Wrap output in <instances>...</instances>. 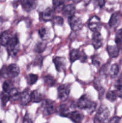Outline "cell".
I'll list each match as a JSON object with an SVG mask.
<instances>
[{"mask_svg":"<svg viewBox=\"0 0 122 123\" xmlns=\"http://www.w3.org/2000/svg\"><path fill=\"white\" fill-rule=\"evenodd\" d=\"M31 100L33 103H39L43 100V96L38 90H35L31 92Z\"/></svg>","mask_w":122,"mask_h":123,"instance_id":"obj_21","label":"cell"},{"mask_svg":"<svg viewBox=\"0 0 122 123\" xmlns=\"http://www.w3.org/2000/svg\"><path fill=\"white\" fill-rule=\"evenodd\" d=\"M110 111L105 105H102L98 109L95 115V121L98 123H105L108 120Z\"/></svg>","mask_w":122,"mask_h":123,"instance_id":"obj_3","label":"cell"},{"mask_svg":"<svg viewBox=\"0 0 122 123\" xmlns=\"http://www.w3.org/2000/svg\"><path fill=\"white\" fill-rule=\"evenodd\" d=\"M117 97H118V96H117L116 91H112V90L108 91V92L106 94V99L111 102H113L114 101H116V99L117 98Z\"/></svg>","mask_w":122,"mask_h":123,"instance_id":"obj_30","label":"cell"},{"mask_svg":"<svg viewBox=\"0 0 122 123\" xmlns=\"http://www.w3.org/2000/svg\"><path fill=\"white\" fill-rule=\"evenodd\" d=\"M20 70L16 64H11L8 66H4L0 70V76L4 78H14L18 76Z\"/></svg>","mask_w":122,"mask_h":123,"instance_id":"obj_2","label":"cell"},{"mask_svg":"<svg viewBox=\"0 0 122 123\" xmlns=\"http://www.w3.org/2000/svg\"><path fill=\"white\" fill-rule=\"evenodd\" d=\"M121 18H122V14L119 12H116L113 13L111 15L109 20L108 24L110 27L116 28L119 25L120 22L121 21Z\"/></svg>","mask_w":122,"mask_h":123,"instance_id":"obj_15","label":"cell"},{"mask_svg":"<svg viewBox=\"0 0 122 123\" xmlns=\"http://www.w3.org/2000/svg\"><path fill=\"white\" fill-rule=\"evenodd\" d=\"M53 61L57 72H61L65 70L67 65V60L65 58L62 56H56L53 58Z\"/></svg>","mask_w":122,"mask_h":123,"instance_id":"obj_10","label":"cell"},{"mask_svg":"<svg viewBox=\"0 0 122 123\" xmlns=\"http://www.w3.org/2000/svg\"><path fill=\"white\" fill-rule=\"evenodd\" d=\"M0 123H5V122L3 121H0Z\"/></svg>","mask_w":122,"mask_h":123,"instance_id":"obj_40","label":"cell"},{"mask_svg":"<svg viewBox=\"0 0 122 123\" xmlns=\"http://www.w3.org/2000/svg\"><path fill=\"white\" fill-rule=\"evenodd\" d=\"M6 48L10 56H15L19 50V41L16 35L12 36L6 45Z\"/></svg>","mask_w":122,"mask_h":123,"instance_id":"obj_4","label":"cell"},{"mask_svg":"<svg viewBox=\"0 0 122 123\" xmlns=\"http://www.w3.org/2000/svg\"><path fill=\"white\" fill-rule=\"evenodd\" d=\"M13 88V84L11 80H6L2 85L3 91L6 92H9Z\"/></svg>","mask_w":122,"mask_h":123,"instance_id":"obj_29","label":"cell"},{"mask_svg":"<svg viewBox=\"0 0 122 123\" xmlns=\"http://www.w3.org/2000/svg\"><path fill=\"white\" fill-rule=\"evenodd\" d=\"M19 100L20 102V104L22 106L27 105L31 102V92H29V90L26 89L23 92H20Z\"/></svg>","mask_w":122,"mask_h":123,"instance_id":"obj_14","label":"cell"},{"mask_svg":"<svg viewBox=\"0 0 122 123\" xmlns=\"http://www.w3.org/2000/svg\"><path fill=\"white\" fill-rule=\"evenodd\" d=\"M120 123V118L117 116L113 117L109 121L108 123Z\"/></svg>","mask_w":122,"mask_h":123,"instance_id":"obj_36","label":"cell"},{"mask_svg":"<svg viewBox=\"0 0 122 123\" xmlns=\"http://www.w3.org/2000/svg\"><path fill=\"white\" fill-rule=\"evenodd\" d=\"M76 106L79 109L86 110L90 114H92L95 111L97 105L87 94H83L78 99Z\"/></svg>","mask_w":122,"mask_h":123,"instance_id":"obj_1","label":"cell"},{"mask_svg":"<svg viewBox=\"0 0 122 123\" xmlns=\"http://www.w3.org/2000/svg\"><path fill=\"white\" fill-rule=\"evenodd\" d=\"M68 117L69 119H71L73 122L75 123H80L83 119L84 115H83L82 113L78 111H74L71 112Z\"/></svg>","mask_w":122,"mask_h":123,"instance_id":"obj_16","label":"cell"},{"mask_svg":"<svg viewBox=\"0 0 122 123\" xmlns=\"http://www.w3.org/2000/svg\"><path fill=\"white\" fill-rule=\"evenodd\" d=\"M116 45L119 48L122 47V28L119 29L117 31L116 34V38H115Z\"/></svg>","mask_w":122,"mask_h":123,"instance_id":"obj_26","label":"cell"},{"mask_svg":"<svg viewBox=\"0 0 122 123\" xmlns=\"http://www.w3.org/2000/svg\"><path fill=\"white\" fill-rule=\"evenodd\" d=\"M56 112L58 113L59 115L64 117H68L70 114L71 111L69 107L66 104H62L59 105L58 108H56Z\"/></svg>","mask_w":122,"mask_h":123,"instance_id":"obj_17","label":"cell"},{"mask_svg":"<svg viewBox=\"0 0 122 123\" xmlns=\"http://www.w3.org/2000/svg\"><path fill=\"white\" fill-rule=\"evenodd\" d=\"M26 79H27L28 84L29 85H32L37 82L38 79V76L36 74L30 73L27 76Z\"/></svg>","mask_w":122,"mask_h":123,"instance_id":"obj_27","label":"cell"},{"mask_svg":"<svg viewBox=\"0 0 122 123\" xmlns=\"http://www.w3.org/2000/svg\"><path fill=\"white\" fill-rule=\"evenodd\" d=\"M94 4L99 8L104 7L105 5V2H106L105 0H94Z\"/></svg>","mask_w":122,"mask_h":123,"instance_id":"obj_34","label":"cell"},{"mask_svg":"<svg viewBox=\"0 0 122 123\" xmlns=\"http://www.w3.org/2000/svg\"><path fill=\"white\" fill-rule=\"evenodd\" d=\"M44 82L45 85L47 86H53L56 84V80L54 77L51 75H45L44 77Z\"/></svg>","mask_w":122,"mask_h":123,"instance_id":"obj_25","label":"cell"},{"mask_svg":"<svg viewBox=\"0 0 122 123\" xmlns=\"http://www.w3.org/2000/svg\"><path fill=\"white\" fill-rule=\"evenodd\" d=\"M68 23L71 30L74 32L81 30L83 26V23L81 18L75 15L68 18Z\"/></svg>","mask_w":122,"mask_h":123,"instance_id":"obj_6","label":"cell"},{"mask_svg":"<svg viewBox=\"0 0 122 123\" xmlns=\"http://www.w3.org/2000/svg\"><path fill=\"white\" fill-rule=\"evenodd\" d=\"M108 54L111 58H116L119 55L120 48L117 45H108L106 48Z\"/></svg>","mask_w":122,"mask_h":123,"instance_id":"obj_19","label":"cell"},{"mask_svg":"<svg viewBox=\"0 0 122 123\" xmlns=\"http://www.w3.org/2000/svg\"><path fill=\"white\" fill-rule=\"evenodd\" d=\"M46 48V43L44 42V41H43V42H39L35 45L33 50H34L35 52L38 53V54H41V53H43L45 50Z\"/></svg>","mask_w":122,"mask_h":123,"instance_id":"obj_24","label":"cell"},{"mask_svg":"<svg viewBox=\"0 0 122 123\" xmlns=\"http://www.w3.org/2000/svg\"><path fill=\"white\" fill-rule=\"evenodd\" d=\"M23 123H33V122H32V119L29 116V115L26 114L25 117H24Z\"/></svg>","mask_w":122,"mask_h":123,"instance_id":"obj_38","label":"cell"},{"mask_svg":"<svg viewBox=\"0 0 122 123\" xmlns=\"http://www.w3.org/2000/svg\"><path fill=\"white\" fill-rule=\"evenodd\" d=\"M120 86H122V74L120 76V77L116 82V84H115V88L120 87Z\"/></svg>","mask_w":122,"mask_h":123,"instance_id":"obj_37","label":"cell"},{"mask_svg":"<svg viewBox=\"0 0 122 123\" xmlns=\"http://www.w3.org/2000/svg\"><path fill=\"white\" fill-rule=\"evenodd\" d=\"M92 64H93L94 66H95L96 67H99L100 66V61H99V60L96 57V56H93V58H92Z\"/></svg>","mask_w":122,"mask_h":123,"instance_id":"obj_35","label":"cell"},{"mask_svg":"<svg viewBox=\"0 0 122 123\" xmlns=\"http://www.w3.org/2000/svg\"><path fill=\"white\" fill-rule=\"evenodd\" d=\"M63 1H64L65 2V1H69V0H63Z\"/></svg>","mask_w":122,"mask_h":123,"instance_id":"obj_41","label":"cell"},{"mask_svg":"<svg viewBox=\"0 0 122 123\" xmlns=\"http://www.w3.org/2000/svg\"><path fill=\"white\" fill-rule=\"evenodd\" d=\"M62 12L63 15L67 18H69L75 15V7L74 4H67L62 8Z\"/></svg>","mask_w":122,"mask_h":123,"instance_id":"obj_13","label":"cell"},{"mask_svg":"<svg viewBox=\"0 0 122 123\" xmlns=\"http://www.w3.org/2000/svg\"><path fill=\"white\" fill-rule=\"evenodd\" d=\"M56 106L55 103L53 101L49 99L43 100L41 105L42 113L45 116L52 115L54 113L56 112Z\"/></svg>","mask_w":122,"mask_h":123,"instance_id":"obj_5","label":"cell"},{"mask_svg":"<svg viewBox=\"0 0 122 123\" xmlns=\"http://www.w3.org/2000/svg\"><path fill=\"white\" fill-rule=\"evenodd\" d=\"M20 4L23 10L26 12H30L36 8L37 0H21Z\"/></svg>","mask_w":122,"mask_h":123,"instance_id":"obj_12","label":"cell"},{"mask_svg":"<svg viewBox=\"0 0 122 123\" xmlns=\"http://www.w3.org/2000/svg\"><path fill=\"white\" fill-rule=\"evenodd\" d=\"M56 10L54 8L48 7L46 9L44 10L39 14V18L41 20L44 22H49L53 20L55 18Z\"/></svg>","mask_w":122,"mask_h":123,"instance_id":"obj_9","label":"cell"},{"mask_svg":"<svg viewBox=\"0 0 122 123\" xmlns=\"http://www.w3.org/2000/svg\"><path fill=\"white\" fill-rule=\"evenodd\" d=\"M65 1L63 0H53V5L55 10L61 9L62 11V8L64 7Z\"/></svg>","mask_w":122,"mask_h":123,"instance_id":"obj_31","label":"cell"},{"mask_svg":"<svg viewBox=\"0 0 122 123\" xmlns=\"http://www.w3.org/2000/svg\"><path fill=\"white\" fill-rule=\"evenodd\" d=\"M92 45L95 49H98L103 45V38L99 31L93 32L92 38Z\"/></svg>","mask_w":122,"mask_h":123,"instance_id":"obj_11","label":"cell"},{"mask_svg":"<svg viewBox=\"0 0 122 123\" xmlns=\"http://www.w3.org/2000/svg\"><path fill=\"white\" fill-rule=\"evenodd\" d=\"M1 103H2V105L5 106L7 103L8 101L10 100V95L8 92H6L3 91L1 92Z\"/></svg>","mask_w":122,"mask_h":123,"instance_id":"obj_32","label":"cell"},{"mask_svg":"<svg viewBox=\"0 0 122 123\" xmlns=\"http://www.w3.org/2000/svg\"><path fill=\"white\" fill-rule=\"evenodd\" d=\"M88 27L92 32L100 31L102 27V23L100 18L96 15L91 17L88 22Z\"/></svg>","mask_w":122,"mask_h":123,"instance_id":"obj_8","label":"cell"},{"mask_svg":"<svg viewBox=\"0 0 122 123\" xmlns=\"http://www.w3.org/2000/svg\"><path fill=\"white\" fill-rule=\"evenodd\" d=\"M38 35L43 41L47 40L50 38V30L47 27H45V26L41 27L38 30Z\"/></svg>","mask_w":122,"mask_h":123,"instance_id":"obj_18","label":"cell"},{"mask_svg":"<svg viewBox=\"0 0 122 123\" xmlns=\"http://www.w3.org/2000/svg\"><path fill=\"white\" fill-rule=\"evenodd\" d=\"M8 93H9L10 97V100L16 101L19 100L20 92L19 91V89L17 88L13 87Z\"/></svg>","mask_w":122,"mask_h":123,"instance_id":"obj_23","label":"cell"},{"mask_svg":"<svg viewBox=\"0 0 122 123\" xmlns=\"http://www.w3.org/2000/svg\"><path fill=\"white\" fill-rule=\"evenodd\" d=\"M70 93V85L67 84L61 85L57 88V96L60 100L64 102L69 97Z\"/></svg>","mask_w":122,"mask_h":123,"instance_id":"obj_7","label":"cell"},{"mask_svg":"<svg viewBox=\"0 0 122 123\" xmlns=\"http://www.w3.org/2000/svg\"><path fill=\"white\" fill-rule=\"evenodd\" d=\"M72 2H74V4H77L78 3V2H81L82 0H72Z\"/></svg>","mask_w":122,"mask_h":123,"instance_id":"obj_39","label":"cell"},{"mask_svg":"<svg viewBox=\"0 0 122 123\" xmlns=\"http://www.w3.org/2000/svg\"><path fill=\"white\" fill-rule=\"evenodd\" d=\"M119 72V67L118 65L114 64L112 65L110 70V75L111 78H115L118 74Z\"/></svg>","mask_w":122,"mask_h":123,"instance_id":"obj_28","label":"cell"},{"mask_svg":"<svg viewBox=\"0 0 122 123\" xmlns=\"http://www.w3.org/2000/svg\"><path fill=\"white\" fill-rule=\"evenodd\" d=\"M12 37L11 34L8 31H5L0 35V44L4 46H6L8 42Z\"/></svg>","mask_w":122,"mask_h":123,"instance_id":"obj_20","label":"cell"},{"mask_svg":"<svg viewBox=\"0 0 122 123\" xmlns=\"http://www.w3.org/2000/svg\"><path fill=\"white\" fill-rule=\"evenodd\" d=\"M53 21L55 25H62L64 22V20L61 16H55V18L53 19Z\"/></svg>","mask_w":122,"mask_h":123,"instance_id":"obj_33","label":"cell"},{"mask_svg":"<svg viewBox=\"0 0 122 123\" xmlns=\"http://www.w3.org/2000/svg\"><path fill=\"white\" fill-rule=\"evenodd\" d=\"M82 52L77 49H74L71 50L69 53V60L71 62H75L77 60H80L81 58Z\"/></svg>","mask_w":122,"mask_h":123,"instance_id":"obj_22","label":"cell"}]
</instances>
